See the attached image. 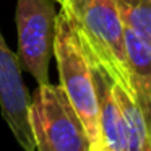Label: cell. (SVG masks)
<instances>
[{
  "mask_svg": "<svg viewBox=\"0 0 151 151\" xmlns=\"http://www.w3.org/2000/svg\"><path fill=\"white\" fill-rule=\"evenodd\" d=\"M60 5L88 54L106 70L112 81L132 91L125 26L117 0H60Z\"/></svg>",
  "mask_w": 151,
  "mask_h": 151,
  "instance_id": "cell-1",
  "label": "cell"
},
{
  "mask_svg": "<svg viewBox=\"0 0 151 151\" xmlns=\"http://www.w3.org/2000/svg\"><path fill=\"white\" fill-rule=\"evenodd\" d=\"M125 28L151 42V0H117Z\"/></svg>",
  "mask_w": 151,
  "mask_h": 151,
  "instance_id": "cell-9",
  "label": "cell"
},
{
  "mask_svg": "<svg viewBox=\"0 0 151 151\" xmlns=\"http://www.w3.org/2000/svg\"><path fill=\"white\" fill-rule=\"evenodd\" d=\"M54 55L59 68L60 86L81 119L91 148H104L99 133V99L94 65L67 12L62 8L55 20Z\"/></svg>",
  "mask_w": 151,
  "mask_h": 151,
  "instance_id": "cell-2",
  "label": "cell"
},
{
  "mask_svg": "<svg viewBox=\"0 0 151 151\" xmlns=\"http://www.w3.org/2000/svg\"><path fill=\"white\" fill-rule=\"evenodd\" d=\"M55 20L52 0H18V60L37 85L49 81V62L54 52Z\"/></svg>",
  "mask_w": 151,
  "mask_h": 151,
  "instance_id": "cell-4",
  "label": "cell"
},
{
  "mask_svg": "<svg viewBox=\"0 0 151 151\" xmlns=\"http://www.w3.org/2000/svg\"><path fill=\"white\" fill-rule=\"evenodd\" d=\"M36 151H86L91 141L60 85H37L29 104Z\"/></svg>",
  "mask_w": 151,
  "mask_h": 151,
  "instance_id": "cell-3",
  "label": "cell"
},
{
  "mask_svg": "<svg viewBox=\"0 0 151 151\" xmlns=\"http://www.w3.org/2000/svg\"><path fill=\"white\" fill-rule=\"evenodd\" d=\"M91 60L94 65L96 86H98L101 143L107 151H128L127 143H125L124 120H122L120 107H119L114 91H112V80L93 57Z\"/></svg>",
  "mask_w": 151,
  "mask_h": 151,
  "instance_id": "cell-7",
  "label": "cell"
},
{
  "mask_svg": "<svg viewBox=\"0 0 151 151\" xmlns=\"http://www.w3.org/2000/svg\"><path fill=\"white\" fill-rule=\"evenodd\" d=\"M112 91H114L115 101H117L119 107H120L127 150L128 151H151L150 130H148L146 120H145L141 109L137 104L132 91L115 81H112Z\"/></svg>",
  "mask_w": 151,
  "mask_h": 151,
  "instance_id": "cell-8",
  "label": "cell"
},
{
  "mask_svg": "<svg viewBox=\"0 0 151 151\" xmlns=\"http://www.w3.org/2000/svg\"><path fill=\"white\" fill-rule=\"evenodd\" d=\"M31 98L21 80L20 60L0 33V109L15 140L24 151H36L29 124Z\"/></svg>",
  "mask_w": 151,
  "mask_h": 151,
  "instance_id": "cell-5",
  "label": "cell"
},
{
  "mask_svg": "<svg viewBox=\"0 0 151 151\" xmlns=\"http://www.w3.org/2000/svg\"><path fill=\"white\" fill-rule=\"evenodd\" d=\"M125 47L132 93L140 106L151 135V42L133 29L125 28Z\"/></svg>",
  "mask_w": 151,
  "mask_h": 151,
  "instance_id": "cell-6",
  "label": "cell"
},
{
  "mask_svg": "<svg viewBox=\"0 0 151 151\" xmlns=\"http://www.w3.org/2000/svg\"><path fill=\"white\" fill-rule=\"evenodd\" d=\"M86 151H107L106 148H89V150H86Z\"/></svg>",
  "mask_w": 151,
  "mask_h": 151,
  "instance_id": "cell-10",
  "label": "cell"
}]
</instances>
